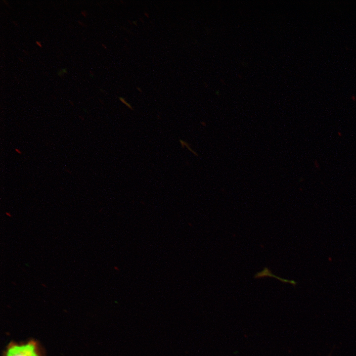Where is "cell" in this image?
<instances>
[{
  "mask_svg": "<svg viewBox=\"0 0 356 356\" xmlns=\"http://www.w3.org/2000/svg\"><path fill=\"white\" fill-rule=\"evenodd\" d=\"M35 349L33 342L20 346H13L8 350L7 356H38Z\"/></svg>",
  "mask_w": 356,
  "mask_h": 356,
  "instance_id": "obj_1",
  "label": "cell"
},
{
  "mask_svg": "<svg viewBox=\"0 0 356 356\" xmlns=\"http://www.w3.org/2000/svg\"><path fill=\"white\" fill-rule=\"evenodd\" d=\"M267 272H265L264 270H263L262 272L256 273V274L255 275V278H259L263 277L265 276H270L272 277H274L275 278H277L283 282H289V283H292L294 285L296 284V283L293 280H288L284 279L283 278H280V277L272 274L270 271V273H269V270L267 268Z\"/></svg>",
  "mask_w": 356,
  "mask_h": 356,
  "instance_id": "obj_2",
  "label": "cell"
},
{
  "mask_svg": "<svg viewBox=\"0 0 356 356\" xmlns=\"http://www.w3.org/2000/svg\"><path fill=\"white\" fill-rule=\"evenodd\" d=\"M68 71L66 68H62L57 72V74L59 76L62 77L64 74H67Z\"/></svg>",
  "mask_w": 356,
  "mask_h": 356,
  "instance_id": "obj_3",
  "label": "cell"
},
{
  "mask_svg": "<svg viewBox=\"0 0 356 356\" xmlns=\"http://www.w3.org/2000/svg\"><path fill=\"white\" fill-rule=\"evenodd\" d=\"M119 100L126 105H127L129 108L133 109V107H132V106L130 104H129L124 98L119 97Z\"/></svg>",
  "mask_w": 356,
  "mask_h": 356,
  "instance_id": "obj_4",
  "label": "cell"
},
{
  "mask_svg": "<svg viewBox=\"0 0 356 356\" xmlns=\"http://www.w3.org/2000/svg\"><path fill=\"white\" fill-rule=\"evenodd\" d=\"M81 14L84 17H87L88 15V12L86 10H82L81 12Z\"/></svg>",
  "mask_w": 356,
  "mask_h": 356,
  "instance_id": "obj_5",
  "label": "cell"
},
{
  "mask_svg": "<svg viewBox=\"0 0 356 356\" xmlns=\"http://www.w3.org/2000/svg\"><path fill=\"white\" fill-rule=\"evenodd\" d=\"M78 23L80 26H81L82 27H86V24L84 22H82L80 20H78Z\"/></svg>",
  "mask_w": 356,
  "mask_h": 356,
  "instance_id": "obj_6",
  "label": "cell"
},
{
  "mask_svg": "<svg viewBox=\"0 0 356 356\" xmlns=\"http://www.w3.org/2000/svg\"><path fill=\"white\" fill-rule=\"evenodd\" d=\"M36 44L40 47H43L42 44L40 41H36Z\"/></svg>",
  "mask_w": 356,
  "mask_h": 356,
  "instance_id": "obj_7",
  "label": "cell"
},
{
  "mask_svg": "<svg viewBox=\"0 0 356 356\" xmlns=\"http://www.w3.org/2000/svg\"><path fill=\"white\" fill-rule=\"evenodd\" d=\"M15 151L16 152H17V153H18L20 155L22 154V152L21 151V150L18 148H15Z\"/></svg>",
  "mask_w": 356,
  "mask_h": 356,
  "instance_id": "obj_8",
  "label": "cell"
},
{
  "mask_svg": "<svg viewBox=\"0 0 356 356\" xmlns=\"http://www.w3.org/2000/svg\"><path fill=\"white\" fill-rule=\"evenodd\" d=\"M2 1L4 2V3L6 6H9V4H8V2L7 1H6L5 0H3Z\"/></svg>",
  "mask_w": 356,
  "mask_h": 356,
  "instance_id": "obj_9",
  "label": "cell"
},
{
  "mask_svg": "<svg viewBox=\"0 0 356 356\" xmlns=\"http://www.w3.org/2000/svg\"><path fill=\"white\" fill-rule=\"evenodd\" d=\"M89 75H90V77H93L94 74H93V73L92 72V71H89Z\"/></svg>",
  "mask_w": 356,
  "mask_h": 356,
  "instance_id": "obj_10",
  "label": "cell"
},
{
  "mask_svg": "<svg viewBox=\"0 0 356 356\" xmlns=\"http://www.w3.org/2000/svg\"><path fill=\"white\" fill-rule=\"evenodd\" d=\"M12 23L15 26H18V23L17 22H15V21H13Z\"/></svg>",
  "mask_w": 356,
  "mask_h": 356,
  "instance_id": "obj_11",
  "label": "cell"
},
{
  "mask_svg": "<svg viewBox=\"0 0 356 356\" xmlns=\"http://www.w3.org/2000/svg\"><path fill=\"white\" fill-rule=\"evenodd\" d=\"M69 102H70V104H71L72 106H74V103L72 101L69 100Z\"/></svg>",
  "mask_w": 356,
  "mask_h": 356,
  "instance_id": "obj_12",
  "label": "cell"
},
{
  "mask_svg": "<svg viewBox=\"0 0 356 356\" xmlns=\"http://www.w3.org/2000/svg\"><path fill=\"white\" fill-rule=\"evenodd\" d=\"M102 46H103L105 49H106V48H106V46L104 44H102Z\"/></svg>",
  "mask_w": 356,
  "mask_h": 356,
  "instance_id": "obj_13",
  "label": "cell"
},
{
  "mask_svg": "<svg viewBox=\"0 0 356 356\" xmlns=\"http://www.w3.org/2000/svg\"><path fill=\"white\" fill-rule=\"evenodd\" d=\"M19 60H20L21 62H23V60H21L22 59L20 58H18Z\"/></svg>",
  "mask_w": 356,
  "mask_h": 356,
  "instance_id": "obj_14",
  "label": "cell"
}]
</instances>
